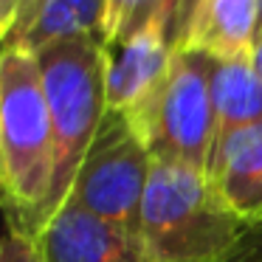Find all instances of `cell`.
I'll return each instance as SVG.
<instances>
[{
    "mask_svg": "<svg viewBox=\"0 0 262 262\" xmlns=\"http://www.w3.org/2000/svg\"><path fill=\"white\" fill-rule=\"evenodd\" d=\"M245 228L206 172L152 158L138 228L144 262H226Z\"/></svg>",
    "mask_w": 262,
    "mask_h": 262,
    "instance_id": "1",
    "label": "cell"
},
{
    "mask_svg": "<svg viewBox=\"0 0 262 262\" xmlns=\"http://www.w3.org/2000/svg\"><path fill=\"white\" fill-rule=\"evenodd\" d=\"M0 175L12 214L37 234L54 186V124L40 59L26 48L0 57Z\"/></svg>",
    "mask_w": 262,
    "mask_h": 262,
    "instance_id": "2",
    "label": "cell"
},
{
    "mask_svg": "<svg viewBox=\"0 0 262 262\" xmlns=\"http://www.w3.org/2000/svg\"><path fill=\"white\" fill-rule=\"evenodd\" d=\"M37 59L54 124V186L42 209V228L71 198L82 161L107 113L110 51L99 37H74L42 48Z\"/></svg>",
    "mask_w": 262,
    "mask_h": 262,
    "instance_id": "3",
    "label": "cell"
},
{
    "mask_svg": "<svg viewBox=\"0 0 262 262\" xmlns=\"http://www.w3.org/2000/svg\"><path fill=\"white\" fill-rule=\"evenodd\" d=\"M152 155L133 133L121 113L107 110L96 138L88 149L71 198L99 220L113 223L138 237L141 206L149 183Z\"/></svg>",
    "mask_w": 262,
    "mask_h": 262,
    "instance_id": "4",
    "label": "cell"
},
{
    "mask_svg": "<svg viewBox=\"0 0 262 262\" xmlns=\"http://www.w3.org/2000/svg\"><path fill=\"white\" fill-rule=\"evenodd\" d=\"M214 59L198 51L178 48L161 96L149 155L166 158L194 169L211 172L217 144V113L211 99Z\"/></svg>",
    "mask_w": 262,
    "mask_h": 262,
    "instance_id": "5",
    "label": "cell"
},
{
    "mask_svg": "<svg viewBox=\"0 0 262 262\" xmlns=\"http://www.w3.org/2000/svg\"><path fill=\"white\" fill-rule=\"evenodd\" d=\"M113 51V48H110ZM172 42L155 23L116 46L107 65V110L121 113L149 149L161 96L172 68Z\"/></svg>",
    "mask_w": 262,
    "mask_h": 262,
    "instance_id": "6",
    "label": "cell"
},
{
    "mask_svg": "<svg viewBox=\"0 0 262 262\" xmlns=\"http://www.w3.org/2000/svg\"><path fill=\"white\" fill-rule=\"evenodd\" d=\"M46 262H144L138 237L65 200L37 231Z\"/></svg>",
    "mask_w": 262,
    "mask_h": 262,
    "instance_id": "7",
    "label": "cell"
},
{
    "mask_svg": "<svg viewBox=\"0 0 262 262\" xmlns=\"http://www.w3.org/2000/svg\"><path fill=\"white\" fill-rule=\"evenodd\" d=\"M256 37H259V0H200L178 48L226 62V59L254 57Z\"/></svg>",
    "mask_w": 262,
    "mask_h": 262,
    "instance_id": "8",
    "label": "cell"
},
{
    "mask_svg": "<svg viewBox=\"0 0 262 262\" xmlns=\"http://www.w3.org/2000/svg\"><path fill=\"white\" fill-rule=\"evenodd\" d=\"M209 178L239 220L262 223V124L217 141Z\"/></svg>",
    "mask_w": 262,
    "mask_h": 262,
    "instance_id": "9",
    "label": "cell"
},
{
    "mask_svg": "<svg viewBox=\"0 0 262 262\" xmlns=\"http://www.w3.org/2000/svg\"><path fill=\"white\" fill-rule=\"evenodd\" d=\"M211 99L217 113V141L262 124V79L256 74L254 57L226 62L214 59Z\"/></svg>",
    "mask_w": 262,
    "mask_h": 262,
    "instance_id": "10",
    "label": "cell"
},
{
    "mask_svg": "<svg viewBox=\"0 0 262 262\" xmlns=\"http://www.w3.org/2000/svg\"><path fill=\"white\" fill-rule=\"evenodd\" d=\"M107 14V0H48L29 34L12 48L40 54L42 48L74 37H99Z\"/></svg>",
    "mask_w": 262,
    "mask_h": 262,
    "instance_id": "11",
    "label": "cell"
},
{
    "mask_svg": "<svg viewBox=\"0 0 262 262\" xmlns=\"http://www.w3.org/2000/svg\"><path fill=\"white\" fill-rule=\"evenodd\" d=\"M0 262H46L40 243H37V234L29 231L26 226H17L12 217H9V231L3 237Z\"/></svg>",
    "mask_w": 262,
    "mask_h": 262,
    "instance_id": "12",
    "label": "cell"
},
{
    "mask_svg": "<svg viewBox=\"0 0 262 262\" xmlns=\"http://www.w3.org/2000/svg\"><path fill=\"white\" fill-rule=\"evenodd\" d=\"M48 0H20V9H17V20H14V29L9 31V37L3 40V48H12L29 34V29L34 26V20L40 17V12L46 9Z\"/></svg>",
    "mask_w": 262,
    "mask_h": 262,
    "instance_id": "13",
    "label": "cell"
},
{
    "mask_svg": "<svg viewBox=\"0 0 262 262\" xmlns=\"http://www.w3.org/2000/svg\"><path fill=\"white\" fill-rule=\"evenodd\" d=\"M226 262H262V223L245 228V234L231 248Z\"/></svg>",
    "mask_w": 262,
    "mask_h": 262,
    "instance_id": "14",
    "label": "cell"
},
{
    "mask_svg": "<svg viewBox=\"0 0 262 262\" xmlns=\"http://www.w3.org/2000/svg\"><path fill=\"white\" fill-rule=\"evenodd\" d=\"M181 3L183 0H158L155 6L152 23L166 34V40L172 42V48L178 46V20H181Z\"/></svg>",
    "mask_w": 262,
    "mask_h": 262,
    "instance_id": "15",
    "label": "cell"
},
{
    "mask_svg": "<svg viewBox=\"0 0 262 262\" xmlns=\"http://www.w3.org/2000/svg\"><path fill=\"white\" fill-rule=\"evenodd\" d=\"M17 9H20V0H0V34H3V40H6L9 31L14 29Z\"/></svg>",
    "mask_w": 262,
    "mask_h": 262,
    "instance_id": "16",
    "label": "cell"
},
{
    "mask_svg": "<svg viewBox=\"0 0 262 262\" xmlns=\"http://www.w3.org/2000/svg\"><path fill=\"white\" fill-rule=\"evenodd\" d=\"M200 6V0H183L181 3V20H178V46H181V40H183V31H186V26H189V20H192V14H194V9ZM175 46V48H178Z\"/></svg>",
    "mask_w": 262,
    "mask_h": 262,
    "instance_id": "17",
    "label": "cell"
},
{
    "mask_svg": "<svg viewBox=\"0 0 262 262\" xmlns=\"http://www.w3.org/2000/svg\"><path fill=\"white\" fill-rule=\"evenodd\" d=\"M254 65H256V74L262 79V40H256V48H254Z\"/></svg>",
    "mask_w": 262,
    "mask_h": 262,
    "instance_id": "18",
    "label": "cell"
},
{
    "mask_svg": "<svg viewBox=\"0 0 262 262\" xmlns=\"http://www.w3.org/2000/svg\"><path fill=\"white\" fill-rule=\"evenodd\" d=\"M256 40H262V0H259V37Z\"/></svg>",
    "mask_w": 262,
    "mask_h": 262,
    "instance_id": "19",
    "label": "cell"
}]
</instances>
